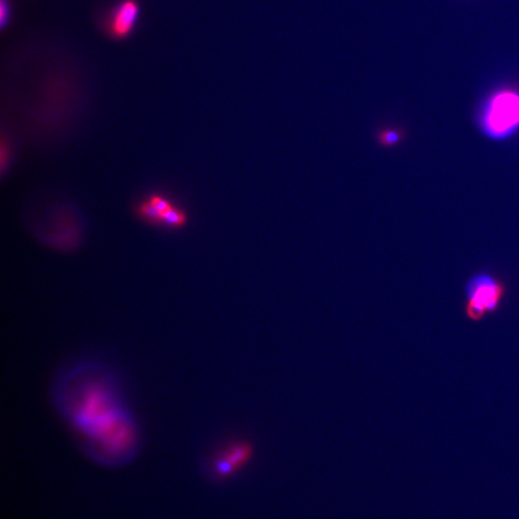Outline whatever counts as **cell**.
<instances>
[{
	"mask_svg": "<svg viewBox=\"0 0 519 519\" xmlns=\"http://www.w3.org/2000/svg\"><path fill=\"white\" fill-rule=\"evenodd\" d=\"M56 400L69 428L91 450L116 459L134 449L137 424L104 373L87 366L74 369L60 383Z\"/></svg>",
	"mask_w": 519,
	"mask_h": 519,
	"instance_id": "obj_1",
	"label": "cell"
},
{
	"mask_svg": "<svg viewBox=\"0 0 519 519\" xmlns=\"http://www.w3.org/2000/svg\"><path fill=\"white\" fill-rule=\"evenodd\" d=\"M508 293L507 283L490 271L473 274L465 285L463 313L469 321L482 323L501 309Z\"/></svg>",
	"mask_w": 519,
	"mask_h": 519,
	"instance_id": "obj_2",
	"label": "cell"
},
{
	"mask_svg": "<svg viewBox=\"0 0 519 519\" xmlns=\"http://www.w3.org/2000/svg\"><path fill=\"white\" fill-rule=\"evenodd\" d=\"M480 129L491 140H504L519 130V94L503 91L491 97L480 119Z\"/></svg>",
	"mask_w": 519,
	"mask_h": 519,
	"instance_id": "obj_3",
	"label": "cell"
},
{
	"mask_svg": "<svg viewBox=\"0 0 519 519\" xmlns=\"http://www.w3.org/2000/svg\"><path fill=\"white\" fill-rule=\"evenodd\" d=\"M255 449L246 438H236L227 443L213 460V470L218 478L227 479L240 473L253 459Z\"/></svg>",
	"mask_w": 519,
	"mask_h": 519,
	"instance_id": "obj_4",
	"label": "cell"
},
{
	"mask_svg": "<svg viewBox=\"0 0 519 519\" xmlns=\"http://www.w3.org/2000/svg\"><path fill=\"white\" fill-rule=\"evenodd\" d=\"M140 4L137 0H121L110 11L106 26L111 37L122 40L129 37L140 16Z\"/></svg>",
	"mask_w": 519,
	"mask_h": 519,
	"instance_id": "obj_5",
	"label": "cell"
},
{
	"mask_svg": "<svg viewBox=\"0 0 519 519\" xmlns=\"http://www.w3.org/2000/svg\"><path fill=\"white\" fill-rule=\"evenodd\" d=\"M406 138V132L400 127H388L377 134V140L382 146L393 147L400 143Z\"/></svg>",
	"mask_w": 519,
	"mask_h": 519,
	"instance_id": "obj_6",
	"label": "cell"
},
{
	"mask_svg": "<svg viewBox=\"0 0 519 519\" xmlns=\"http://www.w3.org/2000/svg\"><path fill=\"white\" fill-rule=\"evenodd\" d=\"M137 213L140 218L148 223L154 224V226L162 224V213L148 199L138 205Z\"/></svg>",
	"mask_w": 519,
	"mask_h": 519,
	"instance_id": "obj_7",
	"label": "cell"
},
{
	"mask_svg": "<svg viewBox=\"0 0 519 519\" xmlns=\"http://www.w3.org/2000/svg\"><path fill=\"white\" fill-rule=\"evenodd\" d=\"M187 213L184 211L176 206L162 213V226L171 227V228H179L185 226L187 222Z\"/></svg>",
	"mask_w": 519,
	"mask_h": 519,
	"instance_id": "obj_8",
	"label": "cell"
},
{
	"mask_svg": "<svg viewBox=\"0 0 519 519\" xmlns=\"http://www.w3.org/2000/svg\"><path fill=\"white\" fill-rule=\"evenodd\" d=\"M148 201L151 202L152 204L154 205L155 207L157 208L158 210L160 211L161 213H165L166 211L171 209L173 205L171 204V202L168 201V199H166V197H163L162 196H157V194H153V196H151L149 197Z\"/></svg>",
	"mask_w": 519,
	"mask_h": 519,
	"instance_id": "obj_9",
	"label": "cell"
},
{
	"mask_svg": "<svg viewBox=\"0 0 519 519\" xmlns=\"http://www.w3.org/2000/svg\"><path fill=\"white\" fill-rule=\"evenodd\" d=\"M10 7L7 0H1V9H0V19H1V26H4L9 21Z\"/></svg>",
	"mask_w": 519,
	"mask_h": 519,
	"instance_id": "obj_10",
	"label": "cell"
}]
</instances>
